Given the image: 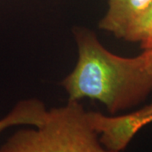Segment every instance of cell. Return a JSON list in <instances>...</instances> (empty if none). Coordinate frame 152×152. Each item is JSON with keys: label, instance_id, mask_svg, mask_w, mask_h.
<instances>
[{"label": "cell", "instance_id": "5", "mask_svg": "<svg viewBox=\"0 0 152 152\" xmlns=\"http://www.w3.org/2000/svg\"><path fill=\"white\" fill-rule=\"evenodd\" d=\"M48 113L45 104L36 98L24 99L17 102L15 107L0 118V134L7 129L27 125L31 127H39L43 124Z\"/></svg>", "mask_w": 152, "mask_h": 152}, {"label": "cell", "instance_id": "4", "mask_svg": "<svg viewBox=\"0 0 152 152\" xmlns=\"http://www.w3.org/2000/svg\"><path fill=\"white\" fill-rule=\"evenodd\" d=\"M151 7L152 0H107V10L98 27L126 40Z\"/></svg>", "mask_w": 152, "mask_h": 152}, {"label": "cell", "instance_id": "3", "mask_svg": "<svg viewBox=\"0 0 152 152\" xmlns=\"http://www.w3.org/2000/svg\"><path fill=\"white\" fill-rule=\"evenodd\" d=\"M87 115L104 146L111 151L123 152L139 131L152 124V102L119 116H107L97 112H88Z\"/></svg>", "mask_w": 152, "mask_h": 152}, {"label": "cell", "instance_id": "2", "mask_svg": "<svg viewBox=\"0 0 152 152\" xmlns=\"http://www.w3.org/2000/svg\"><path fill=\"white\" fill-rule=\"evenodd\" d=\"M80 102L48 109L43 124L16 131L0 152H118L104 146Z\"/></svg>", "mask_w": 152, "mask_h": 152}, {"label": "cell", "instance_id": "7", "mask_svg": "<svg viewBox=\"0 0 152 152\" xmlns=\"http://www.w3.org/2000/svg\"><path fill=\"white\" fill-rule=\"evenodd\" d=\"M152 20V7L150 9V10L147 12V14L143 17L140 23L135 26V28L132 31L130 34L128 36V37L126 38V41L130 42H135L136 37L139 35V33Z\"/></svg>", "mask_w": 152, "mask_h": 152}, {"label": "cell", "instance_id": "1", "mask_svg": "<svg viewBox=\"0 0 152 152\" xmlns=\"http://www.w3.org/2000/svg\"><path fill=\"white\" fill-rule=\"evenodd\" d=\"M78 50L75 67L61 81L68 101H97L115 115L142 102L152 92V48L125 58L104 47L96 34L75 27Z\"/></svg>", "mask_w": 152, "mask_h": 152}, {"label": "cell", "instance_id": "6", "mask_svg": "<svg viewBox=\"0 0 152 152\" xmlns=\"http://www.w3.org/2000/svg\"><path fill=\"white\" fill-rule=\"evenodd\" d=\"M135 42H140L141 48H152V20L137 36Z\"/></svg>", "mask_w": 152, "mask_h": 152}]
</instances>
